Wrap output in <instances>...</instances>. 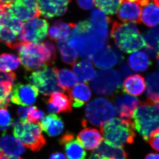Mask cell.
<instances>
[{"mask_svg": "<svg viewBox=\"0 0 159 159\" xmlns=\"http://www.w3.org/2000/svg\"><path fill=\"white\" fill-rule=\"evenodd\" d=\"M134 127L146 142L159 129V100L140 102L133 114Z\"/></svg>", "mask_w": 159, "mask_h": 159, "instance_id": "cell-3", "label": "cell"}, {"mask_svg": "<svg viewBox=\"0 0 159 159\" xmlns=\"http://www.w3.org/2000/svg\"><path fill=\"white\" fill-rule=\"evenodd\" d=\"M111 36L118 48L125 53H131L145 46L143 36L134 23L114 22Z\"/></svg>", "mask_w": 159, "mask_h": 159, "instance_id": "cell-4", "label": "cell"}, {"mask_svg": "<svg viewBox=\"0 0 159 159\" xmlns=\"http://www.w3.org/2000/svg\"><path fill=\"white\" fill-rule=\"evenodd\" d=\"M57 76L58 85L67 92L70 90L78 81L77 76L69 69H57Z\"/></svg>", "mask_w": 159, "mask_h": 159, "instance_id": "cell-30", "label": "cell"}, {"mask_svg": "<svg viewBox=\"0 0 159 159\" xmlns=\"http://www.w3.org/2000/svg\"><path fill=\"white\" fill-rule=\"evenodd\" d=\"M85 116L89 123L100 127L114 119L116 111L109 99L99 97L92 100L87 105Z\"/></svg>", "mask_w": 159, "mask_h": 159, "instance_id": "cell-7", "label": "cell"}, {"mask_svg": "<svg viewBox=\"0 0 159 159\" xmlns=\"http://www.w3.org/2000/svg\"><path fill=\"white\" fill-rule=\"evenodd\" d=\"M73 70L80 83H87L93 79L96 75L95 69L88 60L82 61L75 64L73 66Z\"/></svg>", "mask_w": 159, "mask_h": 159, "instance_id": "cell-27", "label": "cell"}, {"mask_svg": "<svg viewBox=\"0 0 159 159\" xmlns=\"http://www.w3.org/2000/svg\"><path fill=\"white\" fill-rule=\"evenodd\" d=\"M122 82L119 72L113 69L100 70L91 82L93 91L100 96H111L122 87Z\"/></svg>", "mask_w": 159, "mask_h": 159, "instance_id": "cell-8", "label": "cell"}, {"mask_svg": "<svg viewBox=\"0 0 159 159\" xmlns=\"http://www.w3.org/2000/svg\"><path fill=\"white\" fill-rule=\"evenodd\" d=\"M145 159H159V154H148L145 157Z\"/></svg>", "mask_w": 159, "mask_h": 159, "instance_id": "cell-47", "label": "cell"}, {"mask_svg": "<svg viewBox=\"0 0 159 159\" xmlns=\"http://www.w3.org/2000/svg\"><path fill=\"white\" fill-rule=\"evenodd\" d=\"M57 42L63 61L69 65L74 66L77 59L76 50L70 45L69 40H58Z\"/></svg>", "mask_w": 159, "mask_h": 159, "instance_id": "cell-32", "label": "cell"}, {"mask_svg": "<svg viewBox=\"0 0 159 159\" xmlns=\"http://www.w3.org/2000/svg\"><path fill=\"white\" fill-rule=\"evenodd\" d=\"M18 116L20 119H27L28 116V108L25 107H20L17 111Z\"/></svg>", "mask_w": 159, "mask_h": 159, "instance_id": "cell-44", "label": "cell"}, {"mask_svg": "<svg viewBox=\"0 0 159 159\" xmlns=\"http://www.w3.org/2000/svg\"><path fill=\"white\" fill-rule=\"evenodd\" d=\"M119 74L122 83L125 78L134 74V72L131 69L127 62H124L120 66L119 69Z\"/></svg>", "mask_w": 159, "mask_h": 159, "instance_id": "cell-40", "label": "cell"}, {"mask_svg": "<svg viewBox=\"0 0 159 159\" xmlns=\"http://www.w3.org/2000/svg\"><path fill=\"white\" fill-rule=\"evenodd\" d=\"M141 21L145 25L153 27L159 24V8L153 3H148L142 8Z\"/></svg>", "mask_w": 159, "mask_h": 159, "instance_id": "cell-29", "label": "cell"}, {"mask_svg": "<svg viewBox=\"0 0 159 159\" xmlns=\"http://www.w3.org/2000/svg\"><path fill=\"white\" fill-rule=\"evenodd\" d=\"M0 159H24L19 157H11L3 154Z\"/></svg>", "mask_w": 159, "mask_h": 159, "instance_id": "cell-48", "label": "cell"}, {"mask_svg": "<svg viewBox=\"0 0 159 159\" xmlns=\"http://www.w3.org/2000/svg\"><path fill=\"white\" fill-rule=\"evenodd\" d=\"M129 66L134 70L143 72L149 67L151 62L149 57L144 52L138 51L131 54L129 57Z\"/></svg>", "mask_w": 159, "mask_h": 159, "instance_id": "cell-31", "label": "cell"}, {"mask_svg": "<svg viewBox=\"0 0 159 159\" xmlns=\"http://www.w3.org/2000/svg\"><path fill=\"white\" fill-rule=\"evenodd\" d=\"M3 154H4V153H3V151L2 150L1 147H0V158L2 157V156Z\"/></svg>", "mask_w": 159, "mask_h": 159, "instance_id": "cell-51", "label": "cell"}, {"mask_svg": "<svg viewBox=\"0 0 159 159\" xmlns=\"http://www.w3.org/2000/svg\"><path fill=\"white\" fill-rule=\"evenodd\" d=\"M123 58V55L116 48L108 45L95 54L91 61L97 67L108 69L122 62Z\"/></svg>", "mask_w": 159, "mask_h": 159, "instance_id": "cell-11", "label": "cell"}, {"mask_svg": "<svg viewBox=\"0 0 159 159\" xmlns=\"http://www.w3.org/2000/svg\"><path fill=\"white\" fill-rule=\"evenodd\" d=\"M20 62L27 71L52 65L56 58V49L49 41L38 43L19 42L16 46Z\"/></svg>", "mask_w": 159, "mask_h": 159, "instance_id": "cell-2", "label": "cell"}, {"mask_svg": "<svg viewBox=\"0 0 159 159\" xmlns=\"http://www.w3.org/2000/svg\"><path fill=\"white\" fill-rule=\"evenodd\" d=\"M42 130L44 131L50 137L59 135L64 128L63 122L61 117L55 114L49 115L39 122Z\"/></svg>", "mask_w": 159, "mask_h": 159, "instance_id": "cell-23", "label": "cell"}, {"mask_svg": "<svg viewBox=\"0 0 159 159\" xmlns=\"http://www.w3.org/2000/svg\"><path fill=\"white\" fill-rule=\"evenodd\" d=\"M11 11L22 21H27L40 16L36 0H14L11 3Z\"/></svg>", "mask_w": 159, "mask_h": 159, "instance_id": "cell-14", "label": "cell"}, {"mask_svg": "<svg viewBox=\"0 0 159 159\" xmlns=\"http://www.w3.org/2000/svg\"><path fill=\"white\" fill-rule=\"evenodd\" d=\"M154 2L156 5L159 7V0H154Z\"/></svg>", "mask_w": 159, "mask_h": 159, "instance_id": "cell-52", "label": "cell"}, {"mask_svg": "<svg viewBox=\"0 0 159 159\" xmlns=\"http://www.w3.org/2000/svg\"><path fill=\"white\" fill-rule=\"evenodd\" d=\"M77 139L84 148L89 150L97 148L103 139L101 132L95 128L84 129L78 134Z\"/></svg>", "mask_w": 159, "mask_h": 159, "instance_id": "cell-22", "label": "cell"}, {"mask_svg": "<svg viewBox=\"0 0 159 159\" xmlns=\"http://www.w3.org/2000/svg\"><path fill=\"white\" fill-rule=\"evenodd\" d=\"M57 70L56 67H44L36 70L29 77V82L44 96H49L55 92H62L63 90L57 83Z\"/></svg>", "mask_w": 159, "mask_h": 159, "instance_id": "cell-9", "label": "cell"}, {"mask_svg": "<svg viewBox=\"0 0 159 159\" xmlns=\"http://www.w3.org/2000/svg\"><path fill=\"white\" fill-rule=\"evenodd\" d=\"M49 159H67L65 156L60 152H56L51 155Z\"/></svg>", "mask_w": 159, "mask_h": 159, "instance_id": "cell-45", "label": "cell"}, {"mask_svg": "<svg viewBox=\"0 0 159 159\" xmlns=\"http://www.w3.org/2000/svg\"><path fill=\"white\" fill-rule=\"evenodd\" d=\"M140 102L136 97L129 95H123L115 100L114 105L117 114L122 119L130 120L134 110Z\"/></svg>", "mask_w": 159, "mask_h": 159, "instance_id": "cell-17", "label": "cell"}, {"mask_svg": "<svg viewBox=\"0 0 159 159\" xmlns=\"http://www.w3.org/2000/svg\"><path fill=\"white\" fill-rule=\"evenodd\" d=\"M145 89V79L139 74L129 76L123 83V91L134 96H140L143 93Z\"/></svg>", "mask_w": 159, "mask_h": 159, "instance_id": "cell-28", "label": "cell"}, {"mask_svg": "<svg viewBox=\"0 0 159 159\" xmlns=\"http://www.w3.org/2000/svg\"><path fill=\"white\" fill-rule=\"evenodd\" d=\"M122 0H95L96 6L104 13L114 15L119 10Z\"/></svg>", "mask_w": 159, "mask_h": 159, "instance_id": "cell-36", "label": "cell"}, {"mask_svg": "<svg viewBox=\"0 0 159 159\" xmlns=\"http://www.w3.org/2000/svg\"><path fill=\"white\" fill-rule=\"evenodd\" d=\"M148 1H149V2H150V1H153V0H148Z\"/></svg>", "mask_w": 159, "mask_h": 159, "instance_id": "cell-53", "label": "cell"}, {"mask_svg": "<svg viewBox=\"0 0 159 159\" xmlns=\"http://www.w3.org/2000/svg\"><path fill=\"white\" fill-rule=\"evenodd\" d=\"M145 43L144 51L152 57L159 53V26L148 29L143 34Z\"/></svg>", "mask_w": 159, "mask_h": 159, "instance_id": "cell-26", "label": "cell"}, {"mask_svg": "<svg viewBox=\"0 0 159 159\" xmlns=\"http://www.w3.org/2000/svg\"><path fill=\"white\" fill-rule=\"evenodd\" d=\"M148 142L154 149L159 152V129L151 134Z\"/></svg>", "mask_w": 159, "mask_h": 159, "instance_id": "cell-41", "label": "cell"}, {"mask_svg": "<svg viewBox=\"0 0 159 159\" xmlns=\"http://www.w3.org/2000/svg\"><path fill=\"white\" fill-rule=\"evenodd\" d=\"M38 94V89L34 86L19 83L15 84L12 89L11 101L23 106L32 105L36 101Z\"/></svg>", "mask_w": 159, "mask_h": 159, "instance_id": "cell-12", "label": "cell"}, {"mask_svg": "<svg viewBox=\"0 0 159 159\" xmlns=\"http://www.w3.org/2000/svg\"><path fill=\"white\" fill-rule=\"evenodd\" d=\"M54 24L57 25L59 30V37L57 40H69V38L70 35L71 31L73 29V24H66L61 20L57 21Z\"/></svg>", "mask_w": 159, "mask_h": 159, "instance_id": "cell-37", "label": "cell"}, {"mask_svg": "<svg viewBox=\"0 0 159 159\" xmlns=\"http://www.w3.org/2000/svg\"><path fill=\"white\" fill-rule=\"evenodd\" d=\"M0 146L6 155L19 157L25 151V148L19 139L11 135L4 134L0 139Z\"/></svg>", "mask_w": 159, "mask_h": 159, "instance_id": "cell-21", "label": "cell"}, {"mask_svg": "<svg viewBox=\"0 0 159 159\" xmlns=\"http://www.w3.org/2000/svg\"><path fill=\"white\" fill-rule=\"evenodd\" d=\"M100 129L104 140L115 146L132 144L136 136L131 120L115 118L100 126Z\"/></svg>", "mask_w": 159, "mask_h": 159, "instance_id": "cell-5", "label": "cell"}, {"mask_svg": "<svg viewBox=\"0 0 159 159\" xmlns=\"http://www.w3.org/2000/svg\"><path fill=\"white\" fill-rule=\"evenodd\" d=\"M27 108L28 120L31 122L39 123V120L43 118L44 112L38 109L36 107H29Z\"/></svg>", "mask_w": 159, "mask_h": 159, "instance_id": "cell-38", "label": "cell"}, {"mask_svg": "<svg viewBox=\"0 0 159 159\" xmlns=\"http://www.w3.org/2000/svg\"><path fill=\"white\" fill-rule=\"evenodd\" d=\"M12 119L7 108H0V127H10Z\"/></svg>", "mask_w": 159, "mask_h": 159, "instance_id": "cell-39", "label": "cell"}, {"mask_svg": "<svg viewBox=\"0 0 159 159\" xmlns=\"http://www.w3.org/2000/svg\"><path fill=\"white\" fill-rule=\"evenodd\" d=\"M0 24L8 27L19 37L23 26V23L13 14L11 3L6 4L0 2Z\"/></svg>", "mask_w": 159, "mask_h": 159, "instance_id": "cell-19", "label": "cell"}, {"mask_svg": "<svg viewBox=\"0 0 159 159\" xmlns=\"http://www.w3.org/2000/svg\"><path fill=\"white\" fill-rule=\"evenodd\" d=\"M20 58L14 54H0V71L11 72L16 70L20 65Z\"/></svg>", "mask_w": 159, "mask_h": 159, "instance_id": "cell-34", "label": "cell"}, {"mask_svg": "<svg viewBox=\"0 0 159 159\" xmlns=\"http://www.w3.org/2000/svg\"><path fill=\"white\" fill-rule=\"evenodd\" d=\"M72 101L70 96L61 92H55L51 94L47 102V108L51 114L70 113Z\"/></svg>", "mask_w": 159, "mask_h": 159, "instance_id": "cell-18", "label": "cell"}, {"mask_svg": "<svg viewBox=\"0 0 159 159\" xmlns=\"http://www.w3.org/2000/svg\"><path fill=\"white\" fill-rule=\"evenodd\" d=\"M78 5L84 10H90L94 7L95 0H77Z\"/></svg>", "mask_w": 159, "mask_h": 159, "instance_id": "cell-43", "label": "cell"}, {"mask_svg": "<svg viewBox=\"0 0 159 159\" xmlns=\"http://www.w3.org/2000/svg\"><path fill=\"white\" fill-rule=\"evenodd\" d=\"M16 78L14 72L0 71V108H7L9 106L10 94Z\"/></svg>", "mask_w": 159, "mask_h": 159, "instance_id": "cell-20", "label": "cell"}, {"mask_svg": "<svg viewBox=\"0 0 159 159\" xmlns=\"http://www.w3.org/2000/svg\"><path fill=\"white\" fill-rule=\"evenodd\" d=\"M13 134L24 145L33 152L39 151L46 144L39 122L20 119L15 125Z\"/></svg>", "mask_w": 159, "mask_h": 159, "instance_id": "cell-6", "label": "cell"}, {"mask_svg": "<svg viewBox=\"0 0 159 159\" xmlns=\"http://www.w3.org/2000/svg\"><path fill=\"white\" fill-rule=\"evenodd\" d=\"M18 37L8 27L0 24V41L6 46L15 50L18 41Z\"/></svg>", "mask_w": 159, "mask_h": 159, "instance_id": "cell-35", "label": "cell"}, {"mask_svg": "<svg viewBox=\"0 0 159 159\" xmlns=\"http://www.w3.org/2000/svg\"><path fill=\"white\" fill-rule=\"evenodd\" d=\"M14 0H0V2L2 3H6V4H10Z\"/></svg>", "mask_w": 159, "mask_h": 159, "instance_id": "cell-49", "label": "cell"}, {"mask_svg": "<svg viewBox=\"0 0 159 159\" xmlns=\"http://www.w3.org/2000/svg\"><path fill=\"white\" fill-rule=\"evenodd\" d=\"M72 101L73 106L79 107L88 102L92 97V92L87 84H77L67 92Z\"/></svg>", "mask_w": 159, "mask_h": 159, "instance_id": "cell-24", "label": "cell"}, {"mask_svg": "<svg viewBox=\"0 0 159 159\" xmlns=\"http://www.w3.org/2000/svg\"><path fill=\"white\" fill-rule=\"evenodd\" d=\"M89 159H115L110 158L107 157H102L99 155L97 152H95L94 151L91 153Z\"/></svg>", "mask_w": 159, "mask_h": 159, "instance_id": "cell-46", "label": "cell"}, {"mask_svg": "<svg viewBox=\"0 0 159 159\" xmlns=\"http://www.w3.org/2000/svg\"><path fill=\"white\" fill-rule=\"evenodd\" d=\"M157 66L159 69V53L157 56Z\"/></svg>", "mask_w": 159, "mask_h": 159, "instance_id": "cell-50", "label": "cell"}, {"mask_svg": "<svg viewBox=\"0 0 159 159\" xmlns=\"http://www.w3.org/2000/svg\"><path fill=\"white\" fill-rule=\"evenodd\" d=\"M60 35L59 30L57 25L54 24L49 29L48 36L50 39L57 41L59 39Z\"/></svg>", "mask_w": 159, "mask_h": 159, "instance_id": "cell-42", "label": "cell"}, {"mask_svg": "<svg viewBox=\"0 0 159 159\" xmlns=\"http://www.w3.org/2000/svg\"><path fill=\"white\" fill-rule=\"evenodd\" d=\"M48 26L46 20L39 18L27 21L23 23L18 39L21 42L37 43L45 38Z\"/></svg>", "mask_w": 159, "mask_h": 159, "instance_id": "cell-10", "label": "cell"}, {"mask_svg": "<svg viewBox=\"0 0 159 159\" xmlns=\"http://www.w3.org/2000/svg\"><path fill=\"white\" fill-rule=\"evenodd\" d=\"M146 95L148 99L159 100V72L149 74L146 77Z\"/></svg>", "mask_w": 159, "mask_h": 159, "instance_id": "cell-33", "label": "cell"}, {"mask_svg": "<svg viewBox=\"0 0 159 159\" xmlns=\"http://www.w3.org/2000/svg\"><path fill=\"white\" fill-rule=\"evenodd\" d=\"M94 151L102 157L115 159H128V154L123 147L111 145L104 139Z\"/></svg>", "mask_w": 159, "mask_h": 159, "instance_id": "cell-25", "label": "cell"}, {"mask_svg": "<svg viewBox=\"0 0 159 159\" xmlns=\"http://www.w3.org/2000/svg\"><path fill=\"white\" fill-rule=\"evenodd\" d=\"M110 22V18L102 10L94 9L90 18L73 24L70 45L79 56L91 61L107 43Z\"/></svg>", "mask_w": 159, "mask_h": 159, "instance_id": "cell-1", "label": "cell"}, {"mask_svg": "<svg viewBox=\"0 0 159 159\" xmlns=\"http://www.w3.org/2000/svg\"><path fill=\"white\" fill-rule=\"evenodd\" d=\"M60 144L64 146L68 159H86V152L79 140L71 133L67 132L60 139Z\"/></svg>", "mask_w": 159, "mask_h": 159, "instance_id": "cell-16", "label": "cell"}, {"mask_svg": "<svg viewBox=\"0 0 159 159\" xmlns=\"http://www.w3.org/2000/svg\"><path fill=\"white\" fill-rule=\"evenodd\" d=\"M70 0H36L41 14L48 19L61 16L66 12Z\"/></svg>", "mask_w": 159, "mask_h": 159, "instance_id": "cell-15", "label": "cell"}, {"mask_svg": "<svg viewBox=\"0 0 159 159\" xmlns=\"http://www.w3.org/2000/svg\"><path fill=\"white\" fill-rule=\"evenodd\" d=\"M142 8V0H122L117 17L123 23L140 24Z\"/></svg>", "mask_w": 159, "mask_h": 159, "instance_id": "cell-13", "label": "cell"}]
</instances>
